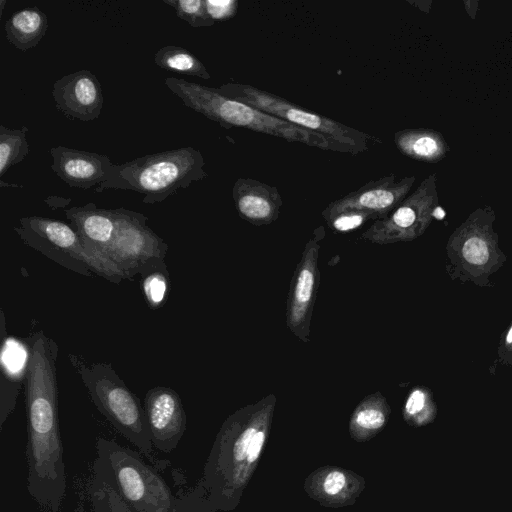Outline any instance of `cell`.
Returning a JSON list of instances; mask_svg holds the SVG:
<instances>
[{"label":"cell","instance_id":"obj_1","mask_svg":"<svg viewBox=\"0 0 512 512\" xmlns=\"http://www.w3.org/2000/svg\"><path fill=\"white\" fill-rule=\"evenodd\" d=\"M58 345L43 332L33 336L25 379L28 420L27 489L45 512H60L66 494L64 449L58 417Z\"/></svg>","mask_w":512,"mask_h":512},{"label":"cell","instance_id":"obj_2","mask_svg":"<svg viewBox=\"0 0 512 512\" xmlns=\"http://www.w3.org/2000/svg\"><path fill=\"white\" fill-rule=\"evenodd\" d=\"M96 450L93 512H176L169 487L137 453L105 438L98 440Z\"/></svg>","mask_w":512,"mask_h":512},{"label":"cell","instance_id":"obj_3","mask_svg":"<svg viewBox=\"0 0 512 512\" xmlns=\"http://www.w3.org/2000/svg\"><path fill=\"white\" fill-rule=\"evenodd\" d=\"M165 85L182 100L183 105L219 123L222 127L246 128L289 142L355 155L352 149L327 136L305 130L251 105L226 97L216 88L175 77L166 78Z\"/></svg>","mask_w":512,"mask_h":512},{"label":"cell","instance_id":"obj_4","mask_svg":"<svg viewBox=\"0 0 512 512\" xmlns=\"http://www.w3.org/2000/svg\"><path fill=\"white\" fill-rule=\"evenodd\" d=\"M201 152L191 146L148 154L123 164H113L107 181L96 187L130 190L142 194L145 204L159 203L208 177Z\"/></svg>","mask_w":512,"mask_h":512},{"label":"cell","instance_id":"obj_5","mask_svg":"<svg viewBox=\"0 0 512 512\" xmlns=\"http://www.w3.org/2000/svg\"><path fill=\"white\" fill-rule=\"evenodd\" d=\"M496 220L491 206L472 211L451 233L446 244L447 272L452 280L490 287V277L505 264L507 257L499 247L493 228Z\"/></svg>","mask_w":512,"mask_h":512},{"label":"cell","instance_id":"obj_6","mask_svg":"<svg viewBox=\"0 0 512 512\" xmlns=\"http://www.w3.org/2000/svg\"><path fill=\"white\" fill-rule=\"evenodd\" d=\"M14 231L28 246L71 271L84 276L96 274L114 284L126 279L110 258L89 247L72 226L62 221L22 217Z\"/></svg>","mask_w":512,"mask_h":512},{"label":"cell","instance_id":"obj_7","mask_svg":"<svg viewBox=\"0 0 512 512\" xmlns=\"http://www.w3.org/2000/svg\"><path fill=\"white\" fill-rule=\"evenodd\" d=\"M78 371L97 409L120 434L151 456L154 446L145 409L112 365L93 363Z\"/></svg>","mask_w":512,"mask_h":512},{"label":"cell","instance_id":"obj_8","mask_svg":"<svg viewBox=\"0 0 512 512\" xmlns=\"http://www.w3.org/2000/svg\"><path fill=\"white\" fill-rule=\"evenodd\" d=\"M216 90L231 99L251 105L305 130L320 133L352 149L355 155L369 149L368 141H378L356 128L317 112L306 110L286 99L251 85L226 83Z\"/></svg>","mask_w":512,"mask_h":512},{"label":"cell","instance_id":"obj_9","mask_svg":"<svg viewBox=\"0 0 512 512\" xmlns=\"http://www.w3.org/2000/svg\"><path fill=\"white\" fill-rule=\"evenodd\" d=\"M116 230L107 256L124 272L126 279L165 265L168 245L146 222L142 213L116 208Z\"/></svg>","mask_w":512,"mask_h":512},{"label":"cell","instance_id":"obj_10","mask_svg":"<svg viewBox=\"0 0 512 512\" xmlns=\"http://www.w3.org/2000/svg\"><path fill=\"white\" fill-rule=\"evenodd\" d=\"M438 204L436 173H432L391 213L375 220L361 238L378 245L413 241L426 232Z\"/></svg>","mask_w":512,"mask_h":512},{"label":"cell","instance_id":"obj_11","mask_svg":"<svg viewBox=\"0 0 512 512\" xmlns=\"http://www.w3.org/2000/svg\"><path fill=\"white\" fill-rule=\"evenodd\" d=\"M322 235H313L305 245L293 273L286 304V325L300 341H310V323L320 282L318 257Z\"/></svg>","mask_w":512,"mask_h":512},{"label":"cell","instance_id":"obj_12","mask_svg":"<svg viewBox=\"0 0 512 512\" xmlns=\"http://www.w3.org/2000/svg\"><path fill=\"white\" fill-rule=\"evenodd\" d=\"M415 181L414 175L397 180L395 174L371 180L359 189L330 202L322 211V216L326 219L341 211L356 209L372 212L378 219H382L409 195Z\"/></svg>","mask_w":512,"mask_h":512},{"label":"cell","instance_id":"obj_13","mask_svg":"<svg viewBox=\"0 0 512 512\" xmlns=\"http://www.w3.org/2000/svg\"><path fill=\"white\" fill-rule=\"evenodd\" d=\"M146 412L154 448L171 452L186 430V414L179 394L170 387L157 386L145 396Z\"/></svg>","mask_w":512,"mask_h":512},{"label":"cell","instance_id":"obj_14","mask_svg":"<svg viewBox=\"0 0 512 512\" xmlns=\"http://www.w3.org/2000/svg\"><path fill=\"white\" fill-rule=\"evenodd\" d=\"M56 108L70 119L92 121L99 117L104 97L97 77L89 70L67 74L53 84Z\"/></svg>","mask_w":512,"mask_h":512},{"label":"cell","instance_id":"obj_15","mask_svg":"<svg viewBox=\"0 0 512 512\" xmlns=\"http://www.w3.org/2000/svg\"><path fill=\"white\" fill-rule=\"evenodd\" d=\"M52 171L68 186L89 189L108 180L113 163L106 155L68 148H50Z\"/></svg>","mask_w":512,"mask_h":512},{"label":"cell","instance_id":"obj_16","mask_svg":"<svg viewBox=\"0 0 512 512\" xmlns=\"http://www.w3.org/2000/svg\"><path fill=\"white\" fill-rule=\"evenodd\" d=\"M232 197L239 216L255 226L276 221L283 205L275 186L251 178H238L232 188Z\"/></svg>","mask_w":512,"mask_h":512},{"label":"cell","instance_id":"obj_17","mask_svg":"<svg viewBox=\"0 0 512 512\" xmlns=\"http://www.w3.org/2000/svg\"><path fill=\"white\" fill-rule=\"evenodd\" d=\"M64 213L82 240L108 257L107 252L116 230V210L99 208L90 202L65 209Z\"/></svg>","mask_w":512,"mask_h":512},{"label":"cell","instance_id":"obj_18","mask_svg":"<svg viewBox=\"0 0 512 512\" xmlns=\"http://www.w3.org/2000/svg\"><path fill=\"white\" fill-rule=\"evenodd\" d=\"M26 348L25 344L18 339L3 336L1 348L2 383L6 382L7 384L1 385V428L14 409L22 379H26L30 359V349L28 351Z\"/></svg>","mask_w":512,"mask_h":512},{"label":"cell","instance_id":"obj_19","mask_svg":"<svg viewBox=\"0 0 512 512\" xmlns=\"http://www.w3.org/2000/svg\"><path fill=\"white\" fill-rule=\"evenodd\" d=\"M394 143L403 155L426 163H437L450 151L442 133L429 128L400 130L394 134Z\"/></svg>","mask_w":512,"mask_h":512},{"label":"cell","instance_id":"obj_20","mask_svg":"<svg viewBox=\"0 0 512 512\" xmlns=\"http://www.w3.org/2000/svg\"><path fill=\"white\" fill-rule=\"evenodd\" d=\"M4 29L9 43L21 51H27L37 46L45 36L48 18L38 7H27L12 14Z\"/></svg>","mask_w":512,"mask_h":512},{"label":"cell","instance_id":"obj_21","mask_svg":"<svg viewBox=\"0 0 512 512\" xmlns=\"http://www.w3.org/2000/svg\"><path fill=\"white\" fill-rule=\"evenodd\" d=\"M155 64L167 71H174L204 80L211 79L204 64L184 47L168 45L160 48L154 55Z\"/></svg>","mask_w":512,"mask_h":512},{"label":"cell","instance_id":"obj_22","mask_svg":"<svg viewBox=\"0 0 512 512\" xmlns=\"http://www.w3.org/2000/svg\"><path fill=\"white\" fill-rule=\"evenodd\" d=\"M28 128L11 129L0 125V176L8 169L24 160L29 153L26 133Z\"/></svg>","mask_w":512,"mask_h":512},{"label":"cell","instance_id":"obj_23","mask_svg":"<svg viewBox=\"0 0 512 512\" xmlns=\"http://www.w3.org/2000/svg\"><path fill=\"white\" fill-rule=\"evenodd\" d=\"M389 406L380 392L368 395L355 409L351 425L365 431L381 429L387 420Z\"/></svg>","mask_w":512,"mask_h":512},{"label":"cell","instance_id":"obj_24","mask_svg":"<svg viewBox=\"0 0 512 512\" xmlns=\"http://www.w3.org/2000/svg\"><path fill=\"white\" fill-rule=\"evenodd\" d=\"M141 287L150 308H160L166 301L170 287L166 264L154 267L141 275Z\"/></svg>","mask_w":512,"mask_h":512},{"label":"cell","instance_id":"obj_25","mask_svg":"<svg viewBox=\"0 0 512 512\" xmlns=\"http://www.w3.org/2000/svg\"><path fill=\"white\" fill-rule=\"evenodd\" d=\"M403 412L406 419L418 424L429 421L435 414L432 392L424 386L413 387L407 396Z\"/></svg>","mask_w":512,"mask_h":512},{"label":"cell","instance_id":"obj_26","mask_svg":"<svg viewBox=\"0 0 512 512\" xmlns=\"http://www.w3.org/2000/svg\"><path fill=\"white\" fill-rule=\"evenodd\" d=\"M174 8L176 15L192 27H209L214 21L207 13L205 0H163Z\"/></svg>","mask_w":512,"mask_h":512},{"label":"cell","instance_id":"obj_27","mask_svg":"<svg viewBox=\"0 0 512 512\" xmlns=\"http://www.w3.org/2000/svg\"><path fill=\"white\" fill-rule=\"evenodd\" d=\"M376 214L365 211L349 209L336 213L325 219L328 227L335 233H348L360 228L370 220H377Z\"/></svg>","mask_w":512,"mask_h":512},{"label":"cell","instance_id":"obj_28","mask_svg":"<svg viewBox=\"0 0 512 512\" xmlns=\"http://www.w3.org/2000/svg\"><path fill=\"white\" fill-rule=\"evenodd\" d=\"M210 18L215 21L228 20L235 16L238 9L237 0H205Z\"/></svg>","mask_w":512,"mask_h":512},{"label":"cell","instance_id":"obj_29","mask_svg":"<svg viewBox=\"0 0 512 512\" xmlns=\"http://www.w3.org/2000/svg\"><path fill=\"white\" fill-rule=\"evenodd\" d=\"M497 355L502 365L512 366V323L501 337Z\"/></svg>","mask_w":512,"mask_h":512},{"label":"cell","instance_id":"obj_30","mask_svg":"<svg viewBox=\"0 0 512 512\" xmlns=\"http://www.w3.org/2000/svg\"><path fill=\"white\" fill-rule=\"evenodd\" d=\"M346 484V477L340 471H332L328 473L324 482L323 490L328 495H336L342 491Z\"/></svg>","mask_w":512,"mask_h":512},{"label":"cell","instance_id":"obj_31","mask_svg":"<svg viewBox=\"0 0 512 512\" xmlns=\"http://www.w3.org/2000/svg\"><path fill=\"white\" fill-rule=\"evenodd\" d=\"M269 423V422H268ZM264 424L262 427L259 428V430L254 435L251 444L249 446L248 452H247V462L248 463H254L262 450L263 444L265 442L266 438V427L267 424Z\"/></svg>","mask_w":512,"mask_h":512},{"label":"cell","instance_id":"obj_32","mask_svg":"<svg viewBox=\"0 0 512 512\" xmlns=\"http://www.w3.org/2000/svg\"><path fill=\"white\" fill-rule=\"evenodd\" d=\"M5 4H6V1H5V0H1V1H0V9H1V11H0V18L2 17V11H3V9H4V5H5Z\"/></svg>","mask_w":512,"mask_h":512}]
</instances>
